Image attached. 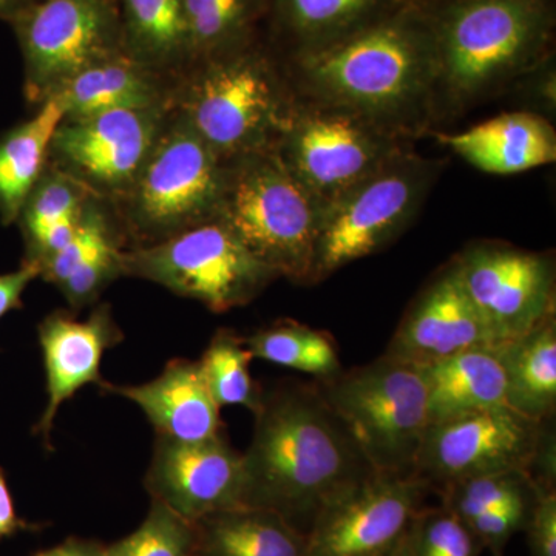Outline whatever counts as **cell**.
<instances>
[{
	"mask_svg": "<svg viewBox=\"0 0 556 556\" xmlns=\"http://www.w3.org/2000/svg\"><path fill=\"white\" fill-rule=\"evenodd\" d=\"M241 453V506L276 511L306 536L318 515L375 475L317 386L263 390Z\"/></svg>",
	"mask_w": 556,
	"mask_h": 556,
	"instance_id": "6da1fadb",
	"label": "cell"
},
{
	"mask_svg": "<svg viewBox=\"0 0 556 556\" xmlns=\"http://www.w3.org/2000/svg\"><path fill=\"white\" fill-rule=\"evenodd\" d=\"M308 101L362 116L405 138L438 110V61L430 11L408 0L346 38L295 51Z\"/></svg>",
	"mask_w": 556,
	"mask_h": 556,
	"instance_id": "7a4b0ae2",
	"label": "cell"
},
{
	"mask_svg": "<svg viewBox=\"0 0 556 556\" xmlns=\"http://www.w3.org/2000/svg\"><path fill=\"white\" fill-rule=\"evenodd\" d=\"M439 101L477 104L551 54L552 0H448L430 11Z\"/></svg>",
	"mask_w": 556,
	"mask_h": 556,
	"instance_id": "3957f363",
	"label": "cell"
},
{
	"mask_svg": "<svg viewBox=\"0 0 556 556\" xmlns=\"http://www.w3.org/2000/svg\"><path fill=\"white\" fill-rule=\"evenodd\" d=\"M199 62L179 116L222 160L274 150L295 101L268 58L248 43Z\"/></svg>",
	"mask_w": 556,
	"mask_h": 556,
	"instance_id": "277c9868",
	"label": "cell"
},
{
	"mask_svg": "<svg viewBox=\"0 0 556 556\" xmlns=\"http://www.w3.org/2000/svg\"><path fill=\"white\" fill-rule=\"evenodd\" d=\"M321 206L273 150L226 161L218 217L244 247L295 283H313Z\"/></svg>",
	"mask_w": 556,
	"mask_h": 556,
	"instance_id": "5b68a950",
	"label": "cell"
},
{
	"mask_svg": "<svg viewBox=\"0 0 556 556\" xmlns=\"http://www.w3.org/2000/svg\"><path fill=\"white\" fill-rule=\"evenodd\" d=\"M318 382L325 402L376 473L413 475L430 426L420 367L383 354L371 364Z\"/></svg>",
	"mask_w": 556,
	"mask_h": 556,
	"instance_id": "8992f818",
	"label": "cell"
},
{
	"mask_svg": "<svg viewBox=\"0 0 556 556\" xmlns=\"http://www.w3.org/2000/svg\"><path fill=\"white\" fill-rule=\"evenodd\" d=\"M121 265L123 276L152 281L217 314L247 306L278 278L219 218L124 249Z\"/></svg>",
	"mask_w": 556,
	"mask_h": 556,
	"instance_id": "52a82bcc",
	"label": "cell"
},
{
	"mask_svg": "<svg viewBox=\"0 0 556 556\" xmlns=\"http://www.w3.org/2000/svg\"><path fill=\"white\" fill-rule=\"evenodd\" d=\"M439 172L437 161L408 150L325 204L313 283L397 239L422 207Z\"/></svg>",
	"mask_w": 556,
	"mask_h": 556,
	"instance_id": "ba28073f",
	"label": "cell"
},
{
	"mask_svg": "<svg viewBox=\"0 0 556 556\" xmlns=\"http://www.w3.org/2000/svg\"><path fill=\"white\" fill-rule=\"evenodd\" d=\"M393 131L346 110L295 102L273 152L321 207L408 152Z\"/></svg>",
	"mask_w": 556,
	"mask_h": 556,
	"instance_id": "9c48e42d",
	"label": "cell"
},
{
	"mask_svg": "<svg viewBox=\"0 0 556 556\" xmlns=\"http://www.w3.org/2000/svg\"><path fill=\"white\" fill-rule=\"evenodd\" d=\"M226 181L219 159L181 116L159 141L129 192L135 236L153 244L218 217Z\"/></svg>",
	"mask_w": 556,
	"mask_h": 556,
	"instance_id": "30bf717a",
	"label": "cell"
},
{
	"mask_svg": "<svg viewBox=\"0 0 556 556\" xmlns=\"http://www.w3.org/2000/svg\"><path fill=\"white\" fill-rule=\"evenodd\" d=\"M11 24L33 101L53 97L83 70L124 50L118 0H35Z\"/></svg>",
	"mask_w": 556,
	"mask_h": 556,
	"instance_id": "8fae6325",
	"label": "cell"
},
{
	"mask_svg": "<svg viewBox=\"0 0 556 556\" xmlns=\"http://www.w3.org/2000/svg\"><path fill=\"white\" fill-rule=\"evenodd\" d=\"M507 407L482 409L428 426L413 477L439 492L466 479L532 473L551 431ZM532 478V477H530Z\"/></svg>",
	"mask_w": 556,
	"mask_h": 556,
	"instance_id": "7c38bea8",
	"label": "cell"
},
{
	"mask_svg": "<svg viewBox=\"0 0 556 556\" xmlns=\"http://www.w3.org/2000/svg\"><path fill=\"white\" fill-rule=\"evenodd\" d=\"M452 263L492 345L521 338L554 316V255L477 241Z\"/></svg>",
	"mask_w": 556,
	"mask_h": 556,
	"instance_id": "4fadbf2b",
	"label": "cell"
},
{
	"mask_svg": "<svg viewBox=\"0 0 556 556\" xmlns=\"http://www.w3.org/2000/svg\"><path fill=\"white\" fill-rule=\"evenodd\" d=\"M430 489L408 475L375 473L329 504L306 533V556H390Z\"/></svg>",
	"mask_w": 556,
	"mask_h": 556,
	"instance_id": "5bb4252c",
	"label": "cell"
},
{
	"mask_svg": "<svg viewBox=\"0 0 556 556\" xmlns=\"http://www.w3.org/2000/svg\"><path fill=\"white\" fill-rule=\"evenodd\" d=\"M163 108L64 118L49 160L93 193L126 195L163 131Z\"/></svg>",
	"mask_w": 556,
	"mask_h": 556,
	"instance_id": "9a60e30c",
	"label": "cell"
},
{
	"mask_svg": "<svg viewBox=\"0 0 556 556\" xmlns=\"http://www.w3.org/2000/svg\"><path fill=\"white\" fill-rule=\"evenodd\" d=\"M241 453L225 433L199 442L156 434L144 486L189 522L241 506Z\"/></svg>",
	"mask_w": 556,
	"mask_h": 556,
	"instance_id": "2e32d148",
	"label": "cell"
},
{
	"mask_svg": "<svg viewBox=\"0 0 556 556\" xmlns=\"http://www.w3.org/2000/svg\"><path fill=\"white\" fill-rule=\"evenodd\" d=\"M38 338L49 399L33 431L51 452L54 420L62 405L80 388L90 383L100 388L105 382L101 375L102 357L105 351L123 342L124 332L112 308L101 305L86 320H78L65 311H54L40 321Z\"/></svg>",
	"mask_w": 556,
	"mask_h": 556,
	"instance_id": "e0dca14e",
	"label": "cell"
},
{
	"mask_svg": "<svg viewBox=\"0 0 556 556\" xmlns=\"http://www.w3.org/2000/svg\"><path fill=\"white\" fill-rule=\"evenodd\" d=\"M479 345L492 343L450 262L413 300L386 356L427 367Z\"/></svg>",
	"mask_w": 556,
	"mask_h": 556,
	"instance_id": "ac0fdd59",
	"label": "cell"
},
{
	"mask_svg": "<svg viewBox=\"0 0 556 556\" xmlns=\"http://www.w3.org/2000/svg\"><path fill=\"white\" fill-rule=\"evenodd\" d=\"M100 390L138 405L160 437L199 442L223 434L219 407L201 378L199 362L172 358L149 382L116 386L105 380Z\"/></svg>",
	"mask_w": 556,
	"mask_h": 556,
	"instance_id": "d6986e66",
	"label": "cell"
},
{
	"mask_svg": "<svg viewBox=\"0 0 556 556\" xmlns=\"http://www.w3.org/2000/svg\"><path fill=\"white\" fill-rule=\"evenodd\" d=\"M475 169L515 175L555 163L556 131L535 112H511L459 134H434Z\"/></svg>",
	"mask_w": 556,
	"mask_h": 556,
	"instance_id": "ffe728a7",
	"label": "cell"
},
{
	"mask_svg": "<svg viewBox=\"0 0 556 556\" xmlns=\"http://www.w3.org/2000/svg\"><path fill=\"white\" fill-rule=\"evenodd\" d=\"M420 369L426 379L430 424L507 407L506 376L493 345L468 348Z\"/></svg>",
	"mask_w": 556,
	"mask_h": 556,
	"instance_id": "44dd1931",
	"label": "cell"
},
{
	"mask_svg": "<svg viewBox=\"0 0 556 556\" xmlns=\"http://www.w3.org/2000/svg\"><path fill=\"white\" fill-rule=\"evenodd\" d=\"M192 525L195 556H306V536L265 508H228Z\"/></svg>",
	"mask_w": 556,
	"mask_h": 556,
	"instance_id": "7402d4cb",
	"label": "cell"
},
{
	"mask_svg": "<svg viewBox=\"0 0 556 556\" xmlns=\"http://www.w3.org/2000/svg\"><path fill=\"white\" fill-rule=\"evenodd\" d=\"M506 376L507 407L535 422L556 408V316L521 338L493 345Z\"/></svg>",
	"mask_w": 556,
	"mask_h": 556,
	"instance_id": "603a6c76",
	"label": "cell"
},
{
	"mask_svg": "<svg viewBox=\"0 0 556 556\" xmlns=\"http://www.w3.org/2000/svg\"><path fill=\"white\" fill-rule=\"evenodd\" d=\"M64 105L65 118H86L113 110L161 108L153 70L127 54L83 70L53 94Z\"/></svg>",
	"mask_w": 556,
	"mask_h": 556,
	"instance_id": "cb8c5ba5",
	"label": "cell"
},
{
	"mask_svg": "<svg viewBox=\"0 0 556 556\" xmlns=\"http://www.w3.org/2000/svg\"><path fill=\"white\" fill-rule=\"evenodd\" d=\"M65 118L56 97L40 102L39 112L0 141V217L20 218L25 201L46 172L51 141Z\"/></svg>",
	"mask_w": 556,
	"mask_h": 556,
	"instance_id": "d4e9b609",
	"label": "cell"
},
{
	"mask_svg": "<svg viewBox=\"0 0 556 556\" xmlns=\"http://www.w3.org/2000/svg\"><path fill=\"white\" fill-rule=\"evenodd\" d=\"M127 56L150 70L193 61L185 0H118Z\"/></svg>",
	"mask_w": 556,
	"mask_h": 556,
	"instance_id": "484cf974",
	"label": "cell"
},
{
	"mask_svg": "<svg viewBox=\"0 0 556 556\" xmlns=\"http://www.w3.org/2000/svg\"><path fill=\"white\" fill-rule=\"evenodd\" d=\"M91 190L56 167L46 170L20 215L27 257L43 263L60 252L75 233Z\"/></svg>",
	"mask_w": 556,
	"mask_h": 556,
	"instance_id": "4316f807",
	"label": "cell"
},
{
	"mask_svg": "<svg viewBox=\"0 0 556 556\" xmlns=\"http://www.w3.org/2000/svg\"><path fill=\"white\" fill-rule=\"evenodd\" d=\"M408 0H270L274 16L295 51L346 38L393 13Z\"/></svg>",
	"mask_w": 556,
	"mask_h": 556,
	"instance_id": "83f0119b",
	"label": "cell"
},
{
	"mask_svg": "<svg viewBox=\"0 0 556 556\" xmlns=\"http://www.w3.org/2000/svg\"><path fill=\"white\" fill-rule=\"evenodd\" d=\"M252 357L280 367L331 379L342 371L338 346L327 332L294 320L277 321L244 338Z\"/></svg>",
	"mask_w": 556,
	"mask_h": 556,
	"instance_id": "f1b7e54d",
	"label": "cell"
},
{
	"mask_svg": "<svg viewBox=\"0 0 556 556\" xmlns=\"http://www.w3.org/2000/svg\"><path fill=\"white\" fill-rule=\"evenodd\" d=\"M268 0H185L193 61L251 43L255 24Z\"/></svg>",
	"mask_w": 556,
	"mask_h": 556,
	"instance_id": "f546056e",
	"label": "cell"
},
{
	"mask_svg": "<svg viewBox=\"0 0 556 556\" xmlns=\"http://www.w3.org/2000/svg\"><path fill=\"white\" fill-rule=\"evenodd\" d=\"M252 354L244 338L228 328L218 329L199 361L201 378L218 407L248 408L254 413L263 390L251 376Z\"/></svg>",
	"mask_w": 556,
	"mask_h": 556,
	"instance_id": "4dcf8cb0",
	"label": "cell"
},
{
	"mask_svg": "<svg viewBox=\"0 0 556 556\" xmlns=\"http://www.w3.org/2000/svg\"><path fill=\"white\" fill-rule=\"evenodd\" d=\"M536 492L538 486L530 475L507 471L455 482L442 489L441 495L442 506L468 522L492 508L532 503Z\"/></svg>",
	"mask_w": 556,
	"mask_h": 556,
	"instance_id": "1f68e13d",
	"label": "cell"
},
{
	"mask_svg": "<svg viewBox=\"0 0 556 556\" xmlns=\"http://www.w3.org/2000/svg\"><path fill=\"white\" fill-rule=\"evenodd\" d=\"M105 556H195V529L166 504L152 500L148 517L130 535L105 546Z\"/></svg>",
	"mask_w": 556,
	"mask_h": 556,
	"instance_id": "d6a6232c",
	"label": "cell"
},
{
	"mask_svg": "<svg viewBox=\"0 0 556 556\" xmlns=\"http://www.w3.org/2000/svg\"><path fill=\"white\" fill-rule=\"evenodd\" d=\"M415 556H479L481 544L447 507L420 508L409 530Z\"/></svg>",
	"mask_w": 556,
	"mask_h": 556,
	"instance_id": "836d02e7",
	"label": "cell"
},
{
	"mask_svg": "<svg viewBox=\"0 0 556 556\" xmlns=\"http://www.w3.org/2000/svg\"><path fill=\"white\" fill-rule=\"evenodd\" d=\"M123 247L118 237H112L94 249L60 285L61 292L72 308L80 309L100 298L115 278L123 276Z\"/></svg>",
	"mask_w": 556,
	"mask_h": 556,
	"instance_id": "e575fe53",
	"label": "cell"
},
{
	"mask_svg": "<svg viewBox=\"0 0 556 556\" xmlns=\"http://www.w3.org/2000/svg\"><path fill=\"white\" fill-rule=\"evenodd\" d=\"M116 237L115 230L110 226L109 218L93 201H89L80 214L78 226L68 243L60 252L47 260L40 269V277L49 283L60 287L80 263L84 262L94 249L100 248L104 241Z\"/></svg>",
	"mask_w": 556,
	"mask_h": 556,
	"instance_id": "d590c367",
	"label": "cell"
},
{
	"mask_svg": "<svg viewBox=\"0 0 556 556\" xmlns=\"http://www.w3.org/2000/svg\"><path fill=\"white\" fill-rule=\"evenodd\" d=\"M538 493V492H536ZM536 500V497H535ZM533 503L492 508L466 522L482 548H489L492 556H504L508 541L515 533L526 530Z\"/></svg>",
	"mask_w": 556,
	"mask_h": 556,
	"instance_id": "8d00e7d4",
	"label": "cell"
},
{
	"mask_svg": "<svg viewBox=\"0 0 556 556\" xmlns=\"http://www.w3.org/2000/svg\"><path fill=\"white\" fill-rule=\"evenodd\" d=\"M526 532L529 533L530 555L556 556V492L538 486L536 500L530 511Z\"/></svg>",
	"mask_w": 556,
	"mask_h": 556,
	"instance_id": "74e56055",
	"label": "cell"
},
{
	"mask_svg": "<svg viewBox=\"0 0 556 556\" xmlns=\"http://www.w3.org/2000/svg\"><path fill=\"white\" fill-rule=\"evenodd\" d=\"M517 83L525 86L522 89H525L526 100L535 105L538 115L544 116L543 112L555 113L556 72L554 56L547 54L540 64L525 73Z\"/></svg>",
	"mask_w": 556,
	"mask_h": 556,
	"instance_id": "f35d334b",
	"label": "cell"
},
{
	"mask_svg": "<svg viewBox=\"0 0 556 556\" xmlns=\"http://www.w3.org/2000/svg\"><path fill=\"white\" fill-rule=\"evenodd\" d=\"M40 277L39 263L24 260L21 268L13 273L2 274L0 276V318L7 316L14 309H21L24 306L22 295L25 289L30 287L33 280Z\"/></svg>",
	"mask_w": 556,
	"mask_h": 556,
	"instance_id": "ab89813d",
	"label": "cell"
},
{
	"mask_svg": "<svg viewBox=\"0 0 556 556\" xmlns=\"http://www.w3.org/2000/svg\"><path fill=\"white\" fill-rule=\"evenodd\" d=\"M33 529H38V526L30 525L17 515L5 471L0 468V541Z\"/></svg>",
	"mask_w": 556,
	"mask_h": 556,
	"instance_id": "60d3db41",
	"label": "cell"
},
{
	"mask_svg": "<svg viewBox=\"0 0 556 556\" xmlns=\"http://www.w3.org/2000/svg\"><path fill=\"white\" fill-rule=\"evenodd\" d=\"M105 546L97 541L80 540V538H68L60 546L47 548L31 556H105Z\"/></svg>",
	"mask_w": 556,
	"mask_h": 556,
	"instance_id": "b9f144b4",
	"label": "cell"
},
{
	"mask_svg": "<svg viewBox=\"0 0 556 556\" xmlns=\"http://www.w3.org/2000/svg\"><path fill=\"white\" fill-rule=\"evenodd\" d=\"M35 0H0V20L13 22Z\"/></svg>",
	"mask_w": 556,
	"mask_h": 556,
	"instance_id": "7bdbcfd3",
	"label": "cell"
},
{
	"mask_svg": "<svg viewBox=\"0 0 556 556\" xmlns=\"http://www.w3.org/2000/svg\"><path fill=\"white\" fill-rule=\"evenodd\" d=\"M390 556H415V554H413L412 538H409V532L408 535L405 536V540L402 541L401 546H399L396 551H394Z\"/></svg>",
	"mask_w": 556,
	"mask_h": 556,
	"instance_id": "ee69618b",
	"label": "cell"
}]
</instances>
